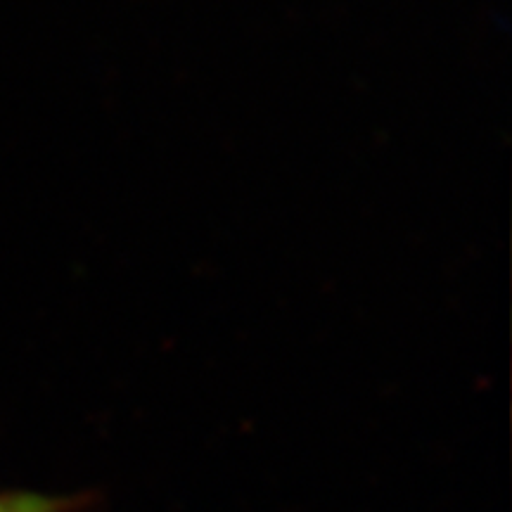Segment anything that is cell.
I'll use <instances>...</instances> for the list:
<instances>
[{"mask_svg":"<svg viewBox=\"0 0 512 512\" xmlns=\"http://www.w3.org/2000/svg\"><path fill=\"white\" fill-rule=\"evenodd\" d=\"M81 498L46 496L36 491H0V512H74Z\"/></svg>","mask_w":512,"mask_h":512,"instance_id":"obj_1","label":"cell"}]
</instances>
